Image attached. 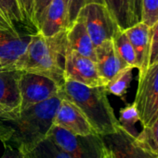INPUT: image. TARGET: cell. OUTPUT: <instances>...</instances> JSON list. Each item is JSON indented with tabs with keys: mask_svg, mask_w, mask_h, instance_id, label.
Returning <instances> with one entry per match:
<instances>
[{
	"mask_svg": "<svg viewBox=\"0 0 158 158\" xmlns=\"http://www.w3.org/2000/svg\"><path fill=\"white\" fill-rule=\"evenodd\" d=\"M61 99L59 94L24 109L2 113L0 141L13 143L23 154L30 153L47 138Z\"/></svg>",
	"mask_w": 158,
	"mask_h": 158,
	"instance_id": "6da1fadb",
	"label": "cell"
},
{
	"mask_svg": "<svg viewBox=\"0 0 158 158\" xmlns=\"http://www.w3.org/2000/svg\"><path fill=\"white\" fill-rule=\"evenodd\" d=\"M66 31L52 37H45L38 31L33 32L15 69L47 76L62 87L65 81L64 63L68 49Z\"/></svg>",
	"mask_w": 158,
	"mask_h": 158,
	"instance_id": "7a4b0ae2",
	"label": "cell"
},
{
	"mask_svg": "<svg viewBox=\"0 0 158 158\" xmlns=\"http://www.w3.org/2000/svg\"><path fill=\"white\" fill-rule=\"evenodd\" d=\"M61 96L75 105L100 136L115 133L120 127L104 86L88 87L65 80Z\"/></svg>",
	"mask_w": 158,
	"mask_h": 158,
	"instance_id": "3957f363",
	"label": "cell"
},
{
	"mask_svg": "<svg viewBox=\"0 0 158 158\" xmlns=\"http://www.w3.org/2000/svg\"><path fill=\"white\" fill-rule=\"evenodd\" d=\"M47 139L69 158H104L106 146L98 134L76 135L58 126H52Z\"/></svg>",
	"mask_w": 158,
	"mask_h": 158,
	"instance_id": "277c9868",
	"label": "cell"
},
{
	"mask_svg": "<svg viewBox=\"0 0 158 158\" xmlns=\"http://www.w3.org/2000/svg\"><path fill=\"white\" fill-rule=\"evenodd\" d=\"M133 104L142 129L151 127L158 118V61L139 76Z\"/></svg>",
	"mask_w": 158,
	"mask_h": 158,
	"instance_id": "5b68a950",
	"label": "cell"
},
{
	"mask_svg": "<svg viewBox=\"0 0 158 158\" xmlns=\"http://www.w3.org/2000/svg\"><path fill=\"white\" fill-rule=\"evenodd\" d=\"M77 17L83 20L95 47L107 40H112L119 29L104 4H88L80 10Z\"/></svg>",
	"mask_w": 158,
	"mask_h": 158,
	"instance_id": "8992f818",
	"label": "cell"
},
{
	"mask_svg": "<svg viewBox=\"0 0 158 158\" xmlns=\"http://www.w3.org/2000/svg\"><path fill=\"white\" fill-rule=\"evenodd\" d=\"M19 85L20 94L19 109L27 108L57 96L61 90V86L51 78L28 71H21Z\"/></svg>",
	"mask_w": 158,
	"mask_h": 158,
	"instance_id": "52a82bcc",
	"label": "cell"
},
{
	"mask_svg": "<svg viewBox=\"0 0 158 158\" xmlns=\"http://www.w3.org/2000/svg\"><path fill=\"white\" fill-rule=\"evenodd\" d=\"M64 79L88 87L105 86L100 76L96 62L69 48L65 56Z\"/></svg>",
	"mask_w": 158,
	"mask_h": 158,
	"instance_id": "ba28073f",
	"label": "cell"
},
{
	"mask_svg": "<svg viewBox=\"0 0 158 158\" xmlns=\"http://www.w3.org/2000/svg\"><path fill=\"white\" fill-rule=\"evenodd\" d=\"M53 125L76 135H90L95 133L80 109L64 98L61 99L57 109Z\"/></svg>",
	"mask_w": 158,
	"mask_h": 158,
	"instance_id": "9c48e42d",
	"label": "cell"
},
{
	"mask_svg": "<svg viewBox=\"0 0 158 158\" xmlns=\"http://www.w3.org/2000/svg\"><path fill=\"white\" fill-rule=\"evenodd\" d=\"M106 148L115 158H156L140 147L135 137L121 127L112 134L102 136Z\"/></svg>",
	"mask_w": 158,
	"mask_h": 158,
	"instance_id": "30bf717a",
	"label": "cell"
},
{
	"mask_svg": "<svg viewBox=\"0 0 158 158\" xmlns=\"http://www.w3.org/2000/svg\"><path fill=\"white\" fill-rule=\"evenodd\" d=\"M32 33L20 34L0 29V61L7 69H15V65L25 52Z\"/></svg>",
	"mask_w": 158,
	"mask_h": 158,
	"instance_id": "8fae6325",
	"label": "cell"
},
{
	"mask_svg": "<svg viewBox=\"0 0 158 158\" xmlns=\"http://www.w3.org/2000/svg\"><path fill=\"white\" fill-rule=\"evenodd\" d=\"M96 65L105 85L122 69L129 67L117 56L112 40H107L95 47Z\"/></svg>",
	"mask_w": 158,
	"mask_h": 158,
	"instance_id": "7c38bea8",
	"label": "cell"
},
{
	"mask_svg": "<svg viewBox=\"0 0 158 158\" xmlns=\"http://www.w3.org/2000/svg\"><path fill=\"white\" fill-rule=\"evenodd\" d=\"M20 74L21 70L16 69H0V106L5 112L17 110L20 106Z\"/></svg>",
	"mask_w": 158,
	"mask_h": 158,
	"instance_id": "4fadbf2b",
	"label": "cell"
},
{
	"mask_svg": "<svg viewBox=\"0 0 158 158\" xmlns=\"http://www.w3.org/2000/svg\"><path fill=\"white\" fill-rule=\"evenodd\" d=\"M69 26V15L64 0H52L46 9L38 31L45 37H52L66 31Z\"/></svg>",
	"mask_w": 158,
	"mask_h": 158,
	"instance_id": "5bb4252c",
	"label": "cell"
},
{
	"mask_svg": "<svg viewBox=\"0 0 158 158\" xmlns=\"http://www.w3.org/2000/svg\"><path fill=\"white\" fill-rule=\"evenodd\" d=\"M125 32L129 39L137 58L139 76H142L148 69L150 53V27L141 21L127 30Z\"/></svg>",
	"mask_w": 158,
	"mask_h": 158,
	"instance_id": "9a60e30c",
	"label": "cell"
},
{
	"mask_svg": "<svg viewBox=\"0 0 158 158\" xmlns=\"http://www.w3.org/2000/svg\"><path fill=\"white\" fill-rule=\"evenodd\" d=\"M67 45L70 50L96 62L95 46L83 20L77 17L66 31Z\"/></svg>",
	"mask_w": 158,
	"mask_h": 158,
	"instance_id": "2e32d148",
	"label": "cell"
},
{
	"mask_svg": "<svg viewBox=\"0 0 158 158\" xmlns=\"http://www.w3.org/2000/svg\"><path fill=\"white\" fill-rule=\"evenodd\" d=\"M112 41L114 44L115 50L117 56L120 57V59L129 67L137 69L138 65H137V58H136L135 51L125 31L119 28L115 31Z\"/></svg>",
	"mask_w": 158,
	"mask_h": 158,
	"instance_id": "e0dca14e",
	"label": "cell"
},
{
	"mask_svg": "<svg viewBox=\"0 0 158 158\" xmlns=\"http://www.w3.org/2000/svg\"><path fill=\"white\" fill-rule=\"evenodd\" d=\"M104 5L117 23L118 27L125 31L132 26L131 15L128 0H103Z\"/></svg>",
	"mask_w": 158,
	"mask_h": 158,
	"instance_id": "ac0fdd59",
	"label": "cell"
},
{
	"mask_svg": "<svg viewBox=\"0 0 158 158\" xmlns=\"http://www.w3.org/2000/svg\"><path fill=\"white\" fill-rule=\"evenodd\" d=\"M132 72H133V68L127 67L124 69H122L119 73H117L104 86L107 94H111L124 99L133 78Z\"/></svg>",
	"mask_w": 158,
	"mask_h": 158,
	"instance_id": "d6986e66",
	"label": "cell"
},
{
	"mask_svg": "<svg viewBox=\"0 0 158 158\" xmlns=\"http://www.w3.org/2000/svg\"><path fill=\"white\" fill-rule=\"evenodd\" d=\"M0 12L16 30L19 26L29 29L19 0H0Z\"/></svg>",
	"mask_w": 158,
	"mask_h": 158,
	"instance_id": "ffe728a7",
	"label": "cell"
},
{
	"mask_svg": "<svg viewBox=\"0 0 158 158\" xmlns=\"http://www.w3.org/2000/svg\"><path fill=\"white\" fill-rule=\"evenodd\" d=\"M138 145L154 156L158 157V118L155 123L149 127L142 129L135 138Z\"/></svg>",
	"mask_w": 158,
	"mask_h": 158,
	"instance_id": "44dd1931",
	"label": "cell"
},
{
	"mask_svg": "<svg viewBox=\"0 0 158 158\" xmlns=\"http://www.w3.org/2000/svg\"><path fill=\"white\" fill-rule=\"evenodd\" d=\"M120 127L133 137H137L139 132L136 130V123L140 122V118L134 104H129L120 110V117L118 118Z\"/></svg>",
	"mask_w": 158,
	"mask_h": 158,
	"instance_id": "7402d4cb",
	"label": "cell"
},
{
	"mask_svg": "<svg viewBox=\"0 0 158 158\" xmlns=\"http://www.w3.org/2000/svg\"><path fill=\"white\" fill-rule=\"evenodd\" d=\"M26 155L29 158H69L65 153L47 138Z\"/></svg>",
	"mask_w": 158,
	"mask_h": 158,
	"instance_id": "603a6c76",
	"label": "cell"
},
{
	"mask_svg": "<svg viewBox=\"0 0 158 158\" xmlns=\"http://www.w3.org/2000/svg\"><path fill=\"white\" fill-rule=\"evenodd\" d=\"M158 19V0H142V21L152 27Z\"/></svg>",
	"mask_w": 158,
	"mask_h": 158,
	"instance_id": "cb8c5ba5",
	"label": "cell"
},
{
	"mask_svg": "<svg viewBox=\"0 0 158 158\" xmlns=\"http://www.w3.org/2000/svg\"><path fill=\"white\" fill-rule=\"evenodd\" d=\"M64 2L68 10L70 25L75 20V19L78 16V13L85 6L91 4V3L104 4L103 0H64Z\"/></svg>",
	"mask_w": 158,
	"mask_h": 158,
	"instance_id": "d4e9b609",
	"label": "cell"
},
{
	"mask_svg": "<svg viewBox=\"0 0 158 158\" xmlns=\"http://www.w3.org/2000/svg\"><path fill=\"white\" fill-rule=\"evenodd\" d=\"M158 61V19L150 27V53L148 68Z\"/></svg>",
	"mask_w": 158,
	"mask_h": 158,
	"instance_id": "484cf974",
	"label": "cell"
},
{
	"mask_svg": "<svg viewBox=\"0 0 158 158\" xmlns=\"http://www.w3.org/2000/svg\"><path fill=\"white\" fill-rule=\"evenodd\" d=\"M52 0H34V26L36 31H38L42 20L44 14L46 12L47 7L50 4Z\"/></svg>",
	"mask_w": 158,
	"mask_h": 158,
	"instance_id": "4316f807",
	"label": "cell"
},
{
	"mask_svg": "<svg viewBox=\"0 0 158 158\" xmlns=\"http://www.w3.org/2000/svg\"><path fill=\"white\" fill-rule=\"evenodd\" d=\"M129 12L131 15L132 26L142 21V0H128Z\"/></svg>",
	"mask_w": 158,
	"mask_h": 158,
	"instance_id": "83f0119b",
	"label": "cell"
},
{
	"mask_svg": "<svg viewBox=\"0 0 158 158\" xmlns=\"http://www.w3.org/2000/svg\"><path fill=\"white\" fill-rule=\"evenodd\" d=\"M23 16L26 19L27 25L30 28H34V0H19Z\"/></svg>",
	"mask_w": 158,
	"mask_h": 158,
	"instance_id": "f1b7e54d",
	"label": "cell"
},
{
	"mask_svg": "<svg viewBox=\"0 0 158 158\" xmlns=\"http://www.w3.org/2000/svg\"><path fill=\"white\" fill-rule=\"evenodd\" d=\"M4 147H5V153L1 158H29L26 154L21 153L17 148L12 147L10 144L4 143Z\"/></svg>",
	"mask_w": 158,
	"mask_h": 158,
	"instance_id": "f546056e",
	"label": "cell"
},
{
	"mask_svg": "<svg viewBox=\"0 0 158 158\" xmlns=\"http://www.w3.org/2000/svg\"><path fill=\"white\" fill-rule=\"evenodd\" d=\"M0 29L1 30H7L13 32H19L9 22L8 20L5 18V16L0 12Z\"/></svg>",
	"mask_w": 158,
	"mask_h": 158,
	"instance_id": "4dcf8cb0",
	"label": "cell"
},
{
	"mask_svg": "<svg viewBox=\"0 0 158 158\" xmlns=\"http://www.w3.org/2000/svg\"><path fill=\"white\" fill-rule=\"evenodd\" d=\"M105 158H115L114 156V155L106 148V152H105Z\"/></svg>",
	"mask_w": 158,
	"mask_h": 158,
	"instance_id": "1f68e13d",
	"label": "cell"
},
{
	"mask_svg": "<svg viewBox=\"0 0 158 158\" xmlns=\"http://www.w3.org/2000/svg\"><path fill=\"white\" fill-rule=\"evenodd\" d=\"M7 69V68H5L4 65H3V64L1 63V61H0V69Z\"/></svg>",
	"mask_w": 158,
	"mask_h": 158,
	"instance_id": "d6a6232c",
	"label": "cell"
},
{
	"mask_svg": "<svg viewBox=\"0 0 158 158\" xmlns=\"http://www.w3.org/2000/svg\"><path fill=\"white\" fill-rule=\"evenodd\" d=\"M4 112H5V110H4V109H3V108L0 106V115H1L2 113H4Z\"/></svg>",
	"mask_w": 158,
	"mask_h": 158,
	"instance_id": "836d02e7",
	"label": "cell"
},
{
	"mask_svg": "<svg viewBox=\"0 0 158 158\" xmlns=\"http://www.w3.org/2000/svg\"><path fill=\"white\" fill-rule=\"evenodd\" d=\"M104 158H105V156H104Z\"/></svg>",
	"mask_w": 158,
	"mask_h": 158,
	"instance_id": "e575fe53",
	"label": "cell"
},
{
	"mask_svg": "<svg viewBox=\"0 0 158 158\" xmlns=\"http://www.w3.org/2000/svg\"><path fill=\"white\" fill-rule=\"evenodd\" d=\"M157 158H158V157H157Z\"/></svg>",
	"mask_w": 158,
	"mask_h": 158,
	"instance_id": "d590c367",
	"label": "cell"
}]
</instances>
